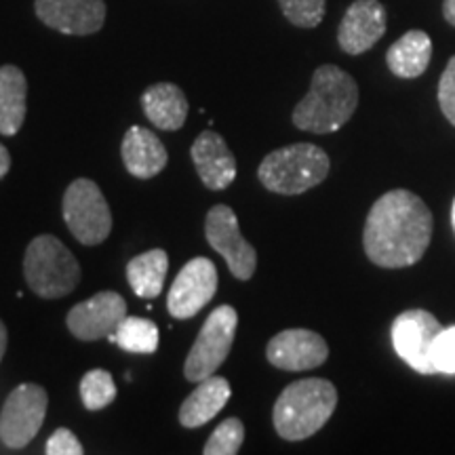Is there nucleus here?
<instances>
[{"mask_svg":"<svg viewBox=\"0 0 455 455\" xmlns=\"http://www.w3.org/2000/svg\"><path fill=\"white\" fill-rule=\"evenodd\" d=\"M443 17L449 26L455 28V0H443Z\"/></svg>","mask_w":455,"mask_h":455,"instance_id":"obj_30","label":"nucleus"},{"mask_svg":"<svg viewBox=\"0 0 455 455\" xmlns=\"http://www.w3.org/2000/svg\"><path fill=\"white\" fill-rule=\"evenodd\" d=\"M204 236L209 247L226 259L232 276L238 281H249L258 268V251L249 241H244L238 228L236 213L228 204H213L204 220Z\"/></svg>","mask_w":455,"mask_h":455,"instance_id":"obj_9","label":"nucleus"},{"mask_svg":"<svg viewBox=\"0 0 455 455\" xmlns=\"http://www.w3.org/2000/svg\"><path fill=\"white\" fill-rule=\"evenodd\" d=\"M238 327V315L232 306H218L203 323L195 344L188 352L184 375L188 382H203L212 378L230 356Z\"/></svg>","mask_w":455,"mask_h":455,"instance_id":"obj_7","label":"nucleus"},{"mask_svg":"<svg viewBox=\"0 0 455 455\" xmlns=\"http://www.w3.org/2000/svg\"><path fill=\"white\" fill-rule=\"evenodd\" d=\"M443 325L432 312L413 308L401 312L390 329L392 346L396 355L407 363L413 371L422 375H436L430 361V350Z\"/></svg>","mask_w":455,"mask_h":455,"instance_id":"obj_10","label":"nucleus"},{"mask_svg":"<svg viewBox=\"0 0 455 455\" xmlns=\"http://www.w3.org/2000/svg\"><path fill=\"white\" fill-rule=\"evenodd\" d=\"M121 156L124 169L138 180L156 178L158 173H163V169L169 163L167 148L158 140V135L155 131L140 127V124H133L124 133L121 144Z\"/></svg>","mask_w":455,"mask_h":455,"instance_id":"obj_17","label":"nucleus"},{"mask_svg":"<svg viewBox=\"0 0 455 455\" xmlns=\"http://www.w3.org/2000/svg\"><path fill=\"white\" fill-rule=\"evenodd\" d=\"M451 224H453V230H455V198H453V204H451Z\"/></svg>","mask_w":455,"mask_h":455,"instance_id":"obj_33","label":"nucleus"},{"mask_svg":"<svg viewBox=\"0 0 455 455\" xmlns=\"http://www.w3.org/2000/svg\"><path fill=\"white\" fill-rule=\"evenodd\" d=\"M338 407V388L325 378H306L289 384L276 398L272 424L284 441H304L316 435Z\"/></svg>","mask_w":455,"mask_h":455,"instance_id":"obj_3","label":"nucleus"},{"mask_svg":"<svg viewBox=\"0 0 455 455\" xmlns=\"http://www.w3.org/2000/svg\"><path fill=\"white\" fill-rule=\"evenodd\" d=\"M81 401L89 411H101L116 398V384L104 369H91L81 379Z\"/></svg>","mask_w":455,"mask_h":455,"instance_id":"obj_24","label":"nucleus"},{"mask_svg":"<svg viewBox=\"0 0 455 455\" xmlns=\"http://www.w3.org/2000/svg\"><path fill=\"white\" fill-rule=\"evenodd\" d=\"M435 373L455 375V325L443 327L430 350Z\"/></svg>","mask_w":455,"mask_h":455,"instance_id":"obj_27","label":"nucleus"},{"mask_svg":"<svg viewBox=\"0 0 455 455\" xmlns=\"http://www.w3.org/2000/svg\"><path fill=\"white\" fill-rule=\"evenodd\" d=\"M28 81L17 66H0V135L13 138L24 127Z\"/></svg>","mask_w":455,"mask_h":455,"instance_id":"obj_21","label":"nucleus"},{"mask_svg":"<svg viewBox=\"0 0 455 455\" xmlns=\"http://www.w3.org/2000/svg\"><path fill=\"white\" fill-rule=\"evenodd\" d=\"M47 455H83L84 449L81 441L74 436L72 430L68 428H57L53 435L49 436L47 447H44Z\"/></svg>","mask_w":455,"mask_h":455,"instance_id":"obj_29","label":"nucleus"},{"mask_svg":"<svg viewBox=\"0 0 455 455\" xmlns=\"http://www.w3.org/2000/svg\"><path fill=\"white\" fill-rule=\"evenodd\" d=\"M61 213L72 236L84 247L101 244L112 232V212L93 180L78 178L66 188Z\"/></svg>","mask_w":455,"mask_h":455,"instance_id":"obj_6","label":"nucleus"},{"mask_svg":"<svg viewBox=\"0 0 455 455\" xmlns=\"http://www.w3.org/2000/svg\"><path fill=\"white\" fill-rule=\"evenodd\" d=\"M266 358L283 371H310L329 358V346L323 335L310 329H284L266 346Z\"/></svg>","mask_w":455,"mask_h":455,"instance_id":"obj_13","label":"nucleus"},{"mask_svg":"<svg viewBox=\"0 0 455 455\" xmlns=\"http://www.w3.org/2000/svg\"><path fill=\"white\" fill-rule=\"evenodd\" d=\"M167 270L169 255L164 249H150V251L135 255L127 264L129 287L138 298L155 299L163 291Z\"/></svg>","mask_w":455,"mask_h":455,"instance_id":"obj_22","label":"nucleus"},{"mask_svg":"<svg viewBox=\"0 0 455 455\" xmlns=\"http://www.w3.org/2000/svg\"><path fill=\"white\" fill-rule=\"evenodd\" d=\"M49 395L38 384H20L0 411V441L9 449L28 447L47 418Z\"/></svg>","mask_w":455,"mask_h":455,"instance_id":"obj_8","label":"nucleus"},{"mask_svg":"<svg viewBox=\"0 0 455 455\" xmlns=\"http://www.w3.org/2000/svg\"><path fill=\"white\" fill-rule=\"evenodd\" d=\"M218 291V268L209 258H192L178 272L167 295L169 315L180 321L196 316Z\"/></svg>","mask_w":455,"mask_h":455,"instance_id":"obj_11","label":"nucleus"},{"mask_svg":"<svg viewBox=\"0 0 455 455\" xmlns=\"http://www.w3.org/2000/svg\"><path fill=\"white\" fill-rule=\"evenodd\" d=\"M283 15L298 28H316L325 20L327 0H278Z\"/></svg>","mask_w":455,"mask_h":455,"instance_id":"obj_26","label":"nucleus"},{"mask_svg":"<svg viewBox=\"0 0 455 455\" xmlns=\"http://www.w3.org/2000/svg\"><path fill=\"white\" fill-rule=\"evenodd\" d=\"M230 396L232 388L226 378L212 375V378L203 379L180 407V424L184 428H201L226 407Z\"/></svg>","mask_w":455,"mask_h":455,"instance_id":"obj_19","label":"nucleus"},{"mask_svg":"<svg viewBox=\"0 0 455 455\" xmlns=\"http://www.w3.org/2000/svg\"><path fill=\"white\" fill-rule=\"evenodd\" d=\"M244 441V424L238 418H228L221 422L209 441L204 443V455H235L241 451Z\"/></svg>","mask_w":455,"mask_h":455,"instance_id":"obj_25","label":"nucleus"},{"mask_svg":"<svg viewBox=\"0 0 455 455\" xmlns=\"http://www.w3.org/2000/svg\"><path fill=\"white\" fill-rule=\"evenodd\" d=\"M436 98H439L443 116L455 127V55L447 61L445 70L441 74Z\"/></svg>","mask_w":455,"mask_h":455,"instance_id":"obj_28","label":"nucleus"},{"mask_svg":"<svg viewBox=\"0 0 455 455\" xmlns=\"http://www.w3.org/2000/svg\"><path fill=\"white\" fill-rule=\"evenodd\" d=\"M28 287L43 299L70 295L81 283V264L74 253L53 235L32 238L24 255Z\"/></svg>","mask_w":455,"mask_h":455,"instance_id":"obj_5","label":"nucleus"},{"mask_svg":"<svg viewBox=\"0 0 455 455\" xmlns=\"http://www.w3.org/2000/svg\"><path fill=\"white\" fill-rule=\"evenodd\" d=\"M123 350L135 352V355H152L158 350V327L150 318L124 316L116 331L110 335Z\"/></svg>","mask_w":455,"mask_h":455,"instance_id":"obj_23","label":"nucleus"},{"mask_svg":"<svg viewBox=\"0 0 455 455\" xmlns=\"http://www.w3.org/2000/svg\"><path fill=\"white\" fill-rule=\"evenodd\" d=\"M7 346H9V333H7V327H4V323L0 321V361H3L4 352H7Z\"/></svg>","mask_w":455,"mask_h":455,"instance_id":"obj_32","label":"nucleus"},{"mask_svg":"<svg viewBox=\"0 0 455 455\" xmlns=\"http://www.w3.org/2000/svg\"><path fill=\"white\" fill-rule=\"evenodd\" d=\"M432 38L424 30H409L386 51V66L398 78H418L428 70Z\"/></svg>","mask_w":455,"mask_h":455,"instance_id":"obj_20","label":"nucleus"},{"mask_svg":"<svg viewBox=\"0 0 455 455\" xmlns=\"http://www.w3.org/2000/svg\"><path fill=\"white\" fill-rule=\"evenodd\" d=\"M331 161L323 148L308 141L278 148L259 163L258 178L275 195H304L327 180Z\"/></svg>","mask_w":455,"mask_h":455,"instance_id":"obj_4","label":"nucleus"},{"mask_svg":"<svg viewBox=\"0 0 455 455\" xmlns=\"http://www.w3.org/2000/svg\"><path fill=\"white\" fill-rule=\"evenodd\" d=\"M198 178L209 190H226L236 180V158L220 133L207 129L190 148Z\"/></svg>","mask_w":455,"mask_h":455,"instance_id":"obj_16","label":"nucleus"},{"mask_svg":"<svg viewBox=\"0 0 455 455\" xmlns=\"http://www.w3.org/2000/svg\"><path fill=\"white\" fill-rule=\"evenodd\" d=\"M9 169H11V155L7 148L0 144V178H4V175L9 173Z\"/></svg>","mask_w":455,"mask_h":455,"instance_id":"obj_31","label":"nucleus"},{"mask_svg":"<svg viewBox=\"0 0 455 455\" xmlns=\"http://www.w3.org/2000/svg\"><path fill=\"white\" fill-rule=\"evenodd\" d=\"M34 13L44 26L68 36H89L106 21L104 0H34Z\"/></svg>","mask_w":455,"mask_h":455,"instance_id":"obj_14","label":"nucleus"},{"mask_svg":"<svg viewBox=\"0 0 455 455\" xmlns=\"http://www.w3.org/2000/svg\"><path fill=\"white\" fill-rule=\"evenodd\" d=\"M386 28L388 15L379 0H355L339 21V49L348 55H363L382 41Z\"/></svg>","mask_w":455,"mask_h":455,"instance_id":"obj_15","label":"nucleus"},{"mask_svg":"<svg viewBox=\"0 0 455 455\" xmlns=\"http://www.w3.org/2000/svg\"><path fill=\"white\" fill-rule=\"evenodd\" d=\"M127 316V301L116 291H100L68 312L66 325L81 341H98L116 331Z\"/></svg>","mask_w":455,"mask_h":455,"instance_id":"obj_12","label":"nucleus"},{"mask_svg":"<svg viewBox=\"0 0 455 455\" xmlns=\"http://www.w3.org/2000/svg\"><path fill=\"white\" fill-rule=\"evenodd\" d=\"M141 108L148 121L163 131H178L184 127L188 110H190L186 93L173 83L150 84L141 93Z\"/></svg>","mask_w":455,"mask_h":455,"instance_id":"obj_18","label":"nucleus"},{"mask_svg":"<svg viewBox=\"0 0 455 455\" xmlns=\"http://www.w3.org/2000/svg\"><path fill=\"white\" fill-rule=\"evenodd\" d=\"M358 106V84L339 66L325 64L312 74L310 89L295 106L291 121L298 129L315 135L339 131Z\"/></svg>","mask_w":455,"mask_h":455,"instance_id":"obj_2","label":"nucleus"},{"mask_svg":"<svg viewBox=\"0 0 455 455\" xmlns=\"http://www.w3.org/2000/svg\"><path fill=\"white\" fill-rule=\"evenodd\" d=\"M435 218L422 198L405 188L386 192L373 203L363 228V247L379 268H409L430 247Z\"/></svg>","mask_w":455,"mask_h":455,"instance_id":"obj_1","label":"nucleus"}]
</instances>
